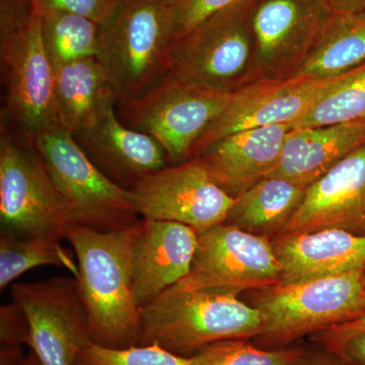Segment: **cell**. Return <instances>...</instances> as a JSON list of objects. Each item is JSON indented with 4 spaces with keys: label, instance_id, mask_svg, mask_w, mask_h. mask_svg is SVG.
<instances>
[{
    "label": "cell",
    "instance_id": "obj_3",
    "mask_svg": "<svg viewBox=\"0 0 365 365\" xmlns=\"http://www.w3.org/2000/svg\"><path fill=\"white\" fill-rule=\"evenodd\" d=\"M175 40V0H118L100 24L97 58L117 103L150 90L170 71Z\"/></svg>",
    "mask_w": 365,
    "mask_h": 365
},
{
    "label": "cell",
    "instance_id": "obj_34",
    "mask_svg": "<svg viewBox=\"0 0 365 365\" xmlns=\"http://www.w3.org/2000/svg\"><path fill=\"white\" fill-rule=\"evenodd\" d=\"M323 348L355 364L365 365V332L354 334Z\"/></svg>",
    "mask_w": 365,
    "mask_h": 365
},
{
    "label": "cell",
    "instance_id": "obj_22",
    "mask_svg": "<svg viewBox=\"0 0 365 365\" xmlns=\"http://www.w3.org/2000/svg\"><path fill=\"white\" fill-rule=\"evenodd\" d=\"M306 190L284 178L265 177L235 198L225 223L272 239L287 227Z\"/></svg>",
    "mask_w": 365,
    "mask_h": 365
},
{
    "label": "cell",
    "instance_id": "obj_16",
    "mask_svg": "<svg viewBox=\"0 0 365 365\" xmlns=\"http://www.w3.org/2000/svg\"><path fill=\"white\" fill-rule=\"evenodd\" d=\"M113 104L88 128L72 134L91 162L122 188L131 191L167 167V153L153 137L129 128Z\"/></svg>",
    "mask_w": 365,
    "mask_h": 365
},
{
    "label": "cell",
    "instance_id": "obj_28",
    "mask_svg": "<svg viewBox=\"0 0 365 365\" xmlns=\"http://www.w3.org/2000/svg\"><path fill=\"white\" fill-rule=\"evenodd\" d=\"M191 357L178 356L158 345L117 348L90 342L79 352L76 365H190Z\"/></svg>",
    "mask_w": 365,
    "mask_h": 365
},
{
    "label": "cell",
    "instance_id": "obj_23",
    "mask_svg": "<svg viewBox=\"0 0 365 365\" xmlns=\"http://www.w3.org/2000/svg\"><path fill=\"white\" fill-rule=\"evenodd\" d=\"M364 66L365 14H332L313 52L294 78L330 81Z\"/></svg>",
    "mask_w": 365,
    "mask_h": 365
},
{
    "label": "cell",
    "instance_id": "obj_2",
    "mask_svg": "<svg viewBox=\"0 0 365 365\" xmlns=\"http://www.w3.org/2000/svg\"><path fill=\"white\" fill-rule=\"evenodd\" d=\"M140 344L158 345L178 356H194L223 340L258 338L263 331L260 312L220 290L169 288L140 307Z\"/></svg>",
    "mask_w": 365,
    "mask_h": 365
},
{
    "label": "cell",
    "instance_id": "obj_29",
    "mask_svg": "<svg viewBox=\"0 0 365 365\" xmlns=\"http://www.w3.org/2000/svg\"><path fill=\"white\" fill-rule=\"evenodd\" d=\"M118 0H32L34 11L41 18L47 14L68 13L103 23L111 14Z\"/></svg>",
    "mask_w": 365,
    "mask_h": 365
},
{
    "label": "cell",
    "instance_id": "obj_14",
    "mask_svg": "<svg viewBox=\"0 0 365 365\" xmlns=\"http://www.w3.org/2000/svg\"><path fill=\"white\" fill-rule=\"evenodd\" d=\"M331 81L261 79L242 86L232 93L222 114L197 141L192 158L235 132L294 124Z\"/></svg>",
    "mask_w": 365,
    "mask_h": 365
},
{
    "label": "cell",
    "instance_id": "obj_12",
    "mask_svg": "<svg viewBox=\"0 0 365 365\" xmlns=\"http://www.w3.org/2000/svg\"><path fill=\"white\" fill-rule=\"evenodd\" d=\"M332 14L324 0H255L254 81L294 78Z\"/></svg>",
    "mask_w": 365,
    "mask_h": 365
},
{
    "label": "cell",
    "instance_id": "obj_1",
    "mask_svg": "<svg viewBox=\"0 0 365 365\" xmlns=\"http://www.w3.org/2000/svg\"><path fill=\"white\" fill-rule=\"evenodd\" d=\"M143 225L141 220L107 232L76 223L64 228V239L78 261L76 279L96 344L117 349L140 344V307L134 294L131 260Z\"/></svg>",
    "mask_w": 365,
    "mask_h": 365
},
{
    "label": "cell",
    "instance_id": "obj_31",
    "mask_svg": "<svg viewBox=\"0 0 365 365\" xmlns=\"http://www.w3.org/2000/svg\"><path fill=\"white\" fill-rule=\"evenodd\" d=\"M0 338L1 348L21 349V345H29L28 321L16 302L0 309Z\"/></svg>",
    "mask_w": 365,
    "mask_h": 365
},
{
    "label": "cell",
    "instance_id": "obj_9",
    "mask_svg": "<svg viewBox=\"0 0 365 365\" xmlns=\"http://www.w3.org/2000/svg\"><path fill=\"white\" fill-rule=\"evenodd\" d=\"M1 234L64 239L66 203L32 141L1 129Z\"/></svg>",
    "mask_w": 365,
    "mask_h": 365
},
{
    "label": "cell",
    "instance_id": "obj_36",
    "mask_svg": "<svg viewBox=\"0 0 365 365\" xmlns=\"http://www.w3.org/2000/svg\"><path fill=\"white\" fill-rule=\"evenodd\" d=\"M333 14H365V0H324Z\"/></svg>",
    "mask_w": 365,
    "mask_h": 365
},
{
    "label": "cell",
    "instance_id": "obj_17",
    "mask_svg": "<svg viewBox=\"0 0 365 365\" xmlns=\"http://www.w3.org/2000/svg\"><path fill=\"white\" fill-rule=\"evenodd\" d=\"M199 234L182 223L144 220L132 251V273L139 307L150 304L188 275Z\"/></svg>",
    "mask_w": 365,
    "mask_h": 365
},
{
    "label": "cell",
    "instance_id": "obj_32",
    "mask_svg": "<svg viewBox=\"0 0 365 365\" xmlns=\"http://www.w3.org/2000/svg\"><path fill=\"white\" fill-rule=\"evenodd\" d=\"M34 14L32 0H0V41L23 29Z\"/></svg>",
    "mask_w": 365,
    "mask_h": 365
},
{
    "label": "cell",
    "instance_id": "obj_19",
    "mask_svg": "<svg viewBox=\"0 0 365 365\" xmlns=\"http://www.w3.org/2000/svg\"><path fill=\"white\" fill-rule=\"evenodd\" d=\"M280 283H297L365 269V235L339 228L271 239Z\"/></svg>",
    "mask_w": 365,
    "mask_h": 365
},
{
    "label": "cell",
    "instance_id": "obj_18",
    "mask_svg": "<svg viewBox=\"0 0 365 365\" xmlns=\"http://www.w3.org/2000/svg\"><path fill=\"white\" fill-rule=\"evenodd\" d=\"M292 125H273L235 132L195 155L218 186L237 198L277 165Z\"/></svg>",
    "mask_w": 365,
    "mask_h": 365
},
{
    "label": "cell",
    "instance_id": "obj_20",
    "mask_svg": "<svg viewBox=\"0 0 365 365\" xmlns=\"http://www.w3.org/2000/svg\"><path fill=\"white\" fill-rule=\"evenodd\" d=\"M364 144L365 121L292 128L267 177L284 178L307 188Z\"/></svg>",
    "mask_w": 365,
    "mask_h": 365
},
{
    "label": "cell",
    "instance_id": "obj_24",
    "mask_svg": "<svg viewBox=\"0 0 365 365\" xmlns=\"http://www.w3.org/2000/svg\"><path fill=\"white\" fill-rule=\"evenodd\" d=\"M55 237H14L0 235V289L9 287L21 274L39 266L64 268L74 278L78 264L71 251L62 247Z\"/></svg>",
    "mask_w": 365,
    "mask_h": 365
},
{
    "label": "cell",
    "instance_id": "obj_25",
    "mask_svg": "<svg viewBox=\"0 0 365 365\" xmlns=\"http://www.w3.org/2000/svg\"><path fill=\"white\" fill-rule=\"evenodd\" d=\"M365 121V66L334 78L292 128Z\"/></svg>",
    "mask_w": 365,
    "mask_h": 365
},
{
    "label": "cell",
    "instance_id": "obj_8",
    "mask_svg": "<svg viewBox=\"0 0 365 365\" xmlns=\"http://www.w3.org/2000/svg\"><path fill=\"white\" fill-rule=\"evenodd\" d=\"M41 23L35 13L23 29L0 41L1 129L29 141L62 129L55 103V69L43 45Z\"/></svg>",
    "mask_w": 365,
    "mask_h": 365
},
{
    "label": "cell",
    "instance_id": "obj_6",
    "mask_svg": "<svg viewBox=\"0 0 365 365\" xmlns=\"http://www.w3.org/2000/svg\"><path fill=\"white\" fill-rule=\"evenodd\" d=\"M32 143L66 203L67 222L107 232L132 227L143 220L131 191L106 176L71 132H44Z\"/></svg>",
    "mask_w": 365,
    "mask_h": 365
},
{
    "label": "cell",
    "instance_id": "obj_4",
    "mask_svg": "<svg viewBox=\"0 0 365 365\" xmlns=\"http://www.w3.org/2000/svg\"><path fill=\"white\" fill-rule=\"evenodd\" d=\"M252 306L261 313L259 343L280 347L365 313V269L254 290Z\"/></svg>",
    "mask_w": 365,
    "mask_h": 365
},
{
    "label": "cell",
    "instance_id": "obj_27",
    "mask_svg": "<svg viewBox=\"0 0 365 365\" xmlns=\"http://www.w3.org/2000/svg\"><path fill=\"white\" fill-rule=\"evenodd\" d=\"M302 351L262 349L247 339L223 340L206 346L191 357L190 365H292Z\"/></svg>",
    "mask_w": 365,
    "mask_h": 365
},
{
    "label": "cell",
    "instance_id": "obj_13",
    "mask_svg": "<svg viewBox=\"0 0 365 365\" xmlns=\"http://www.w3.org/2000/svg\"><path fill=\"white\" fill-rule=\"evenodd\" d=\"M131 193L143 220L182 223L199 235L227 222L235 200L198 158L153 173Z\"/></svg>",
    "mask_w": 365,
    "mask_h": 365
},
{
    "label": "cell",
    "instance_id": "obj_7",
    "mask_svg": "<svg viewBox=\"0 0 365 365\" xmlns=\"http://www.w3.org/2000/svg\"><path fill=\"white\" fill-rule=\"evenodd\" d=\"M232 93L206 90L169 71L150 90L118 102L117 115L129 128L153 137L169 162L177 165L192 158L197 141L222 114Z\"/></svg>",
    "mask_w": 365,
    "mask_h": 365
},
{
    "label": "cell",
    "instance_id": "obj_15",
    "mask_svg": "<svg viewBox=\"0 0 365 365\" xmlns=\"http://www.w3.org/2000/svg\"><path fill=\"white\" fill-rule=\"evenodd\" d=\"M325 228L365 235V144L307 187L304 200L280 235Z\"/></svg>",
    "mask_w": 365,
    "mask_h": 365
},
{
    "label": "cell",
    "instance_id": "obj_37",
    "mask_svg": "<svg viewBox=\"0 0 365 365\" xmlns=\"http://www.w3.org/2000/svg\"><path fill=\"white\" fill-rule=\"evenodd\" d=\"M24 365H41L39 359H38V357L36 356L35 353H34L32 350H31L29 356L26 357Z\"/></svg>",
    "mask_w": 365,
    "mask_h": 365
},
{
    "label": "cell",
    "instance_id": "obj_30",
    "mask_svg": "<svg viewBox=\"0 0 365 365\" xmlns=\"http://www.w3.org/2000/svg\"><path fill=\"white\" fill-rule=\"evenodd\" d=\"M245 0H175V40L204 20Z\"/></svg>",
    "mask_w": 365,
    "mask_h": 365
},
{
    "label": "cell",
    "instance_id": "obj_5",
    "mask_svg": "<svg viewBox=\"0 0 365 365\" xmlns=\"http://www.w3.org/2000/svg\"><path fill=\"white\" fill-rule=\"evenodd\" d=\"M245 0L218 11L173 42L170 71L201 88L232 93L254 81L252 11Z\"/></svg>",
    "mask_w": 365,
    "mask_h": 365
},
{
    "label": "cell",
    "instance_id": "obj_10",
    "mask_svg": "<svg viewBox=\"0 0 365 365\" xmlns=\"http://www.w3.org/2000/svg\"><path fill=\"white\" fill-rule=\"evenodd\" d=\"M281 271L270 237L222 223L199 235L184 290H220L239 295L280 283Z\"/></svg>",
    "mask_w": 365,
    "mask_h": 365
},
{
    "label": "cell",
    "instance_id": "obj_35",
    "mask_svg": "<svg viewBox=\"0 0 365 365\" xmlns=\"http://www.w3.org/2000/svg\"><path fill=\"white\" fill-rule=\"evenodd\" d=\"M292 365H359L344 359L337 353L321 347L319 349H302Z\"/></svg>",
    "mask_w": 365,
    "mask_h": 365
},
{
    "label": "cell",
    "instance_id": "obj_21",
    "mask_svg": "<svg viewBox=\"0 0 365 365\" xmlns=\"http://www.w3.org/2000/svg\"><path fill=\"white\" fill-rule=\"evenodd\" d=\"M55 103L61 128L72 134L91 126L117 95L97 57L55 68Z\"/></svg>",
    "mask_w": 365,
    "mask_h": 365
},
{
    "label": "cell",
    "instance_id": "obj_33",
    "mask_svg": "<svg viewBox=\"0 0 365 365\" xmlns=\"http://www.w3.org/2000/svg\"><path fill=\"white\" fill-rule=\"evenodd\" d=\"M361 332H365V313L359 316V318L314 334L313 340L321 347H327V346L345 339L349 336Z\"/></svg>",
    "mask_w": 365,
    "mask_h": 365
},
{
    "label": "cell",
    "instance_id": "obj_26",
    "mask_svg": "<svg viewBox=\"0 0 365 365\" xmlns=\"http://www.w3.org/2000/svg\"><path fill=\"white\" fill-rule=\"evenodd\" d=\"M41 35L53 67L97 57L100 24L68 13L42 16Z\"/></svg>",
    "mask_w": 365,
    "mask_h": 365
},
{
    "label": "cell",
    "instance_id": "obj_11",
    "mask_svg": "<svg viewBox=\"0 0 365 365\" xmlns=\"http://www.w3.org/2000/svg\"><path fill=\"white\" fill-rule=\"evenodd\" d=\"M13 302L29 325V346L41 365H76L79 352L91 342L88 313L78 281L58 276L11 285Z\"/></svg>",
    "mask_w": 365,
    "mask_h": 365
}]
</instances>
